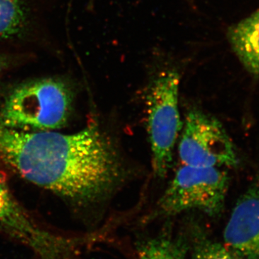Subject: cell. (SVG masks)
Returning a JSON list of instances; mask_svg holds the SVG:
<instances>
[{
	"label": "cell",
	"instance_id": "obj_1",
	"mask_svg": "<svg viewBox=\"0 0 259 259\" xmlns=\"http://www.w3.org/2000/svg\"><path fill=\"white\" fill-rule=\"evenodd\" d=\"M0 162L76 205L108 198L127 171L111 139L96 124L79 132H26L0 123Z\"/></svg>",
	"mask_w": 259,
	"mask_h": 259
},
{
	"label": "cell",
	"instance_id": "obj_2",
	"mask_svg": "<svg viewBox=\"0 0 259 259\" xmlns=\"http://www.w3.org/2000/svg\"><path fill=\"white\" fill-rule=\"evenodd\" d=\"M74 93L59 78H41L15 87L0 107V123L10 128L36 132L64 127L72 110Z\"/></svg>",
	"mask_w": 259,
	"mask_h": 259
},
{
	"label": "cell",
	"instance_id": "obj_3",
	"mask_svg": "<svg viewBox=\"0 0 259 259\" xmlns=\"http://www.w3.org/2000/svg\"><path fill=\"white\" fill-rule=\"evenodd\" d=\"M180 82L178 70L165 68L153 75L146 90L147 131L158 178H164L171 168L183 125L179 106Z\"/></svg>",
	"mask_w": 259,
	"mask_h": 259
},
{
	"label": "cell",
	"instance_id": "obj_4",
	"mask_svg": "<svg viewBox=\"0 0 259 259\" xmlns=\"http://www.w3.org/2000/svg\"><path fill=\"white\" fill-rule=\"evenodd\" d=\"M229 182L223 168L182 164L146 221L194 210L218 217L224 209Z\"/></svg>",
	"mask_w": 259,
	"mask_h": 259
},
{
	"label": "cell",
	"instance_id": "obj_5",
	"mask_svg": "<svg viewBox=\"0 0 259 259\" xmlns=\"http://www.w3.org/2000/svg\"><path fill=\"white\" fill-rule=\"evenodd\" d=\"M182 164L198 167H236L238 158L231 138L220 121L197 108L190 109L178 144Z\"/></svg>",
	"mask_w": 259,
	"mask_h": 259
},
{
	"label": "cell",
	"instance_id": "obj_6",
	"mask_svg": "<svg viewBox=\"0 0 259 259\" xmlns=\"http://www.w3.org/2000/svg\"><path fill=\"white\" fill-rule=\"evenodd\" d=\"M0 233L28 245L40 257L53 259L66 242L44 229L15 198L0 173Z\"/></svg>",
	"mask_w": 259,
	"mask_h": 259
},
{
	"label": "cell",
	"instance_id": "obj_7",
	"mask_svg": "<svg viewBox=\"0 0 259 259\" xmlns=\"http://www.w3.org/2000/svg\"><path fill=\"white\" fill-rule=\"evenodd\" d=\"M226 245L241 259H259V181L237 201L224 231Z\"/></svg>",
	"mask_w": 259,
	"mask_h": 259
},
{
	"label": "cell",
	"instance_id": "obj_8",
	"mask_svg": "<svg viewBox=\"0 0 259 259\" xmlns=\"http://www.w3.org/2000/svg\"><path fill=\"white\" fill-rule=\"evenodd\" d=\"M227 38L245 69L259 76V8L231 25L227 31Z\"/></svg>",
	"mask_w": 259,
	"mask_h": 259
},
{
	"label": "cell",
	"instance_id": "obj_9",
	"mask_svg": "<svg viewBox=\"0 0 259 259\" xmlns=\"http://www.w3.org/2000/svg\"><path fill=\"white\" fill-rule=\"evenodd\" d=\"M139 259H187L190 253V238L187 228L175 233L169 228L155 236L137 241Z\"/></svg>",
	"mask_w": 259,
	"mask_h": 259
},
{
	"label": "cell",
	"instance_id": "obj_10",
	"mask_svg": "<svg viewBox=\"0 0 259 259\" xmlns=\"http://www.w3.org/2000/svg\"><path fill=\"white\" fill-rule=\"evenodd\" d=\"M30 20L27 0H0V40L23 36L28 31Z\"/></svg>",
	"mask_w": 259,
	"mask_h": 259
},
{
	"label": "cell",
	"instance_id": "obj_11",
	"mask_svg": "<svg viewBox=\"0 0 259 259\" xmlns=\"http://www.w3.org/2000/svg\"><path fill=\"white\" fill-rule=\"evenodd\" d=\"M190 238V259H241L226 245L214 241L200 225L186 226Z\"/></svg>",
	"mask_w": 259,
	"mask_h": 259
},
{
	"label": "cell",
	"instance_id": "obj_12",
	"mask_svg": "<svg viewBox=\"0 0 259 259\" xmlns=\"http://www.w3.org/2000/svg\"><path fill=\"white\" fill-rule=\"evenodd\" d=\"M6 61H5L4 58L1 57V56H0V73H1L2 71H3V69H5V66H6Z\"/></svg>",
	"mask_w": 259,
	"mask_h": 259
}]
</instances>
